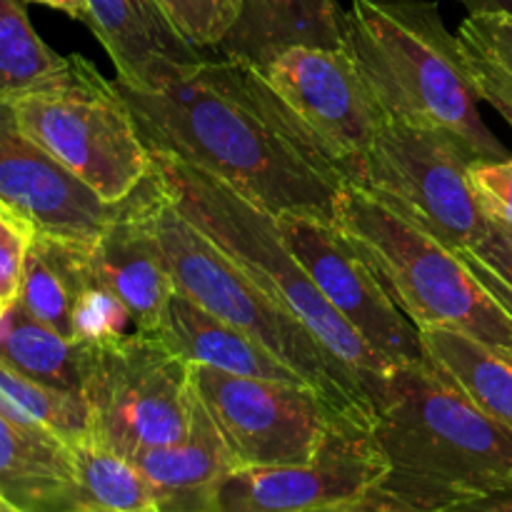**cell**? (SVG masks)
<instances>
[{"label":"cell","instance_id":"cell-23","mask_svg":"<svg viewBox=\"0 0 512 512\" xmlns=\"http://www.w3.org/2000/svg\"><path fill=\"white\" fill-rule=\"evenodd\" d=\"M85 350L88 345L35 320L18 300L0 320V358L53 388L83 393Z\"/></svg>","mask_w":512,"mask_h":512},{"label":"cell","instance_id":"cell-6","mask_svg":"<svg viewBox=\"0 0 512 512\" xmlns=\"http://www.w3.org/2000/svg\"><path fill=\"white\" fill-rule=\"evenodd\" d=\"M333 220L415 328L460 330L512 355L508 310L458 253L355 183L335 195Z\"/></svg>","mask_w":512,"mask_h":512},{"label":"cell","instance_id":"cell-33","mask_svg":"<svg viewBox=\"0 0 512 512\" xmlns=\"http://www.w3.org/2000/svg\"><path fill=\"white\" fill-rule=\"evenodd\" d=\"M305 512H415L403 508V505L393 503V500L383 498L378 493H370L365 498H355V500H345V503H335V505H325V508H315V510H305Z\"/></svg>","mask_w":512,"mask_h":512},{"label":"cell","instance_id":"cell-19","mask_svg":"<svg viewBox=\"0 0 512 512\" xmlns=\"http://www.w3.org/2000/svg\"><path fill=\"white\" fill-rule=\"evenodd\" d=\"M343 40L345 13L338 0H245L220 50L260 68L293 45L343 48Z\"/></svg>","mask_w":512,"mask_h":512},{"label":"cell","instance_id":"cell-24","mask_svg":"<svg viewBox=\"0 0 512 512\" xmlns=\"http://www.w3.org/2000/svg\"><path fill=\"white\" fill-rule=\"evenodd\" d=\"M80 508L103 512H160L158 493L143 470L125 455L88 435L70 445Z\"/></svg>","mask_w":512,"mask_h":512},{"label":"cell","instance_id":"cell-30","mask_svg":"<svg viewBox=\"0 0 512 512\" xmlns=\"http://www.w3.org/2000/svg\"><path fill=\"white\" fill-rule=\"evenodd\" d=\"M458 255L490 295L512 298V225L488 215V233Z\"/></svg>","mask_w":512,"mask_h":512},{"label":"cell","instance_id":"cell-7","mask_svg":"<svg viewBox=\"0 0 512 512\" xmlns=\"http://www.w3.org/2000/svg\"><path fill=\"white\" fill-rule=\"evenodd\" d=\"M68 58L58 80L5 105L28 138L105 203H123L153 173V153L115 80H105L83 55Z\"/></svg>","mask_w":512,"mask_h":512},{"label":"cell","instance_id":"cell-21","mask_svg":"<svg viewBox=\"0 0 512 512\" xmlns=\"http://www.w3.org/2000/svg\"><path fill=\"white\" fill-rule=\"evenodd\" d=\"M423 360L485 415L512 433V355L460 330H418Z\"/></svg>","mask_w":512,"mask_h":512},{"label":"cell","instance_id":"cell-31","mask_svg":"<svg viewBox=\"0 0 512 512\" xmlns=\"http://www.w3.org/2000/svg\"><path fill=\"white\" fill-rule=\"evenodd\" d=\"M35 233L38 228L25 215L0 200V295L10 305L18 300L25 260H28Z\"/></svg>","mask_w":512,"mask_h":512},{"label":"cell","instance_id":"cell-5","mask_svg":"<svg viewBox=\"0 0 512 512\" xmlns=\"http://www.w3.org/2000/svg\"><path fill=\"white\" fill-rule=\"evenodd\" d=\"M153 170L180 213L198 225L260 290L278 300L310 333L363 378L373 403L390 365L350 328L325 300L308 270L280 238L275 215L258 208L230 185L178 158L153 153Z\"/></svg>","mask_w":512,"mask_h":512},{"label":"cell","instance_id":"cell-8","mask_svg":"<svg viewBox=\"0 0 512 512\" xmlns=\"http://www.w3.org/2000/svg\"><path fill=\"white\" fill-rule=\"evenodd\" d=\"M83 398L93 438L133 458L183 443L198 393L190 363L163 335L133 333L110 345H88Z\"/></svg>","mask_w":512,"mask_h":512},{"label":"cell","instance_id":"cell-16","mask_svg":"<svg viewBox=\"0 0 512 512\" xmlns=\"http://www.w3.org/2000/svg\"><path fill=\"white\" fill-rule=\"evenodd\" d=\"M88 25L108 53L115 80L150 88L178 63L200 58L155 0H88Z\"/></svg>","mask_w":512,"mask_h":512},{"label":"cell","instance_id":"cell-12","mask_svg":"<svg viewBox=\"0 0 512 512\" xmlns=\"http://www.w3.org/2000/svg\"><path fill=\"white\" fill-rule=\"evenodd\" d=\"M280 238L308 270L345 323L390 365L423 358L420 333L393 303L363 255L340 233L333 218L308 213L275 215Z\"/></svg>","mask_w":512,"mask_h":512},{"label":"cell","instance_id":"cell-34","mask_svg":"<svg viewBox=\"0 0 512 512\" xmlns=\"http://www.w3.org/2000/svg\"><path fill=\"white\" fill-rule=\"evenodd\" d=\"M438 512H512V488L495 490V493L480 495V498L463 500V503L448 505Z\"/></svg>","mask_w":512,"mask_h":512},{"label":"cell","instance_id":"cell-32","mask_svg":"<svg viewBox=\"0 0 512 512\" xmlns=\"http://www.w3.org/2000/svg\"><path fill=\"white\" fill-rule=\"evenodd\" d=\"M470 183L485 215L512 225V155L503 160H475L470 165Z\"/></svg>","mask_w":512,"mask_h":512},{"label":"cell","instance_id":"cell-37","mask_svg":"<svg viewBox=\"0 0 512 512\" xmlns=\"http://www.w3.org/2000/svg\"><path fill=\"white\" fill-rule=\"evenodd\" d=\"M0 512H25V510H20L18 505H13L10 500H5L3 495H0Z\"/></svg>","mask_w":512,"mask_h":512},{"label":"cell","instance_id":"cell-25","mask_svg":"<svg viewBox=\"0 0 512 512\" xmlns=\"http://www.w3.org/2000/svg\"><path fill=\"white\" fill-rule=\"evenodd\" d=\"M0 410H5L18 423L48 430L68 448L93 435L90 408L83 393L40 383L5 363L3 358H0Z\"/></svg>","mask_w":512,"mask_h":512},{"label":"cell","instance_id":"cell-9","mask_svg":"<svg viewBox=\"0 0 512 512\" xmlns=\"http://www.w3.org/2000/svg\"><path fill=\"white\" fill-rule=\"evenodd\" d=\"M473 163V153L445 130L388 118L353 183L463 253L488 233V215L470 183Z\"/></svg>","mask_w":512,"mask_h":512},{"label":"cell","instance_id":"cell-2","mask_svg":"<svg viewBox=\"0 0 512 512\" xmlns=\"http://www.w3.org/2000/svg\"><path fill=\"white\" fill-rule=\"evenodd\" d=\"M373 438L388 473L373 493L415 512L512 488V433L475 408L423 358L380 385Z\"/></svg>","mask_w":512,"mask_h":512},{"label":"cell","instance_id":"cell-3","mask_svg":"<svg viewBox=\"0 0 512 512\" xmlns=\"http://www.w3.org/2000/svg\"><path fill=\"white\" fill-rule=\"evenodd\" d=\"M343 48L383 113L393 120L445 130L475 160L508 158L480 115L463 45L433 0H353Z\"/></svg>","mask_w":512,"mask_h":512},{"label":"cell","instance_id":"cell-10","mask_svg":"<svg viewBox=\"0 0 512 512\" xmlns=\"http://www.w3.org/2000/svg\"><path fill=\"white\" fill-rule=\"evenodd\" d=\"M195 393L223 435L235 470L313 460L340 420L305 383L245 378L190 363Z\"/></svg>","mask_w":512,"mask_h":512},{"label":"cell","instance_id":"cell-18","mask_svg":"<svg viewBox=\"0 0 512 512\" xmlns=\"http://www.w3.org/2000/svg\"><path fill=\"white\" fill-rule=\"evenodd\" d=\"M0 495L25 512L80 508L73 453L53 433L0 410Z\"/></svg>","mask_w":512,"mask_h":512},{"label":"cell","instance_id":"cell-14","mask_svg":"<svg viewBox=\"0 0 512 512\" xmlns=\"http://www.w3.org/2000/svg\"><path fill=\"white\" fill-rule=\"evenodd\" d=\"M0 200L50 238L95 245L123 203H105L78 175L23 133L0 103Z\"/></svg>","mask_w":512,"mask_h":512},{"label":"cell","instance_id":"cell-4","mask_svg":"<svg viewBox=\"0 0 512 512\" xmlns=\"http://www.w3.org/2000/svg\"><path fill=\"white\" fill-rule=\"evenodd\" d=\"M150 213L178 293L263 345L310 385L340 420L373 430L378 410L363 378L190 223L165 193L155 170L150 178Z\"/></svg>","mask_w":512,"mask_h":512},{"label":"cell","instance_id":"cell-17","mask_svg":"<svg viewBox=\"0 0 512 512\" xmlns=\"http://www.w3.org/2000/svg\"><path fill=\"white\" fill-rule=\"evenodd\" d=\"M130 460L153 483L160 512H220V485L235 470L233 455L200 398L183 443L145 450Z\"/></svg>","mask_w":512,"mask_h":512},{"label":"cell","instance_id":"cell-20","mask_svg":"<svg viewBox=\"0 0 512 512\" xmlns=\"http://www.w3.org/2000/svg\"><path fill=\"white\" fill-rule=\"evenodd\" d=\"M163 338L188 363L213 365L225 373L245 375V378L303 383L288 365L273 358L263 345L255 343L253 338L240 333L225 320L210 315L183 293H175V298L170 300Z\"/></svg>","mask_w":512,"mask_h":512},{"label":"cell","instance_id":"cell-36","mask_svg":"<svg viewBox=\"0 0 512 512\" xmlns=\"http://www.w3.org/2000/svg\"><path fill=\"white\" fill-rule=\"evenodd\" d=\"M468 13H503L512 18V0H460Z\"/></svg>","mask_w":512,"mask_h":512},{"label":"cell","instance_id":"cell-22","mask_svg":"<svg viewBox=\"0 0 512 512\" xmlns=\"http://www.w3.org/2000/svg\"><path fill=\"white\" fill-rule=\"evenodd\" d=\"M93 260V245L35 233L25 260L18 303L48 328L73 340V303Z\"/></svg>","mask_w":512,"mask_h":512},{"label":"cell","instance_id":"cell-13","mask_svg":"<svg viewBox=\"0 0 512 512\" xmlns=\"http://www.w3.org/2000/svg\"><path fill=\"white\" fill-rule=\"evenodd\" d=\"M388 473L373 430L338 423L313 460L233 470L220 485V512H305L365 498Z\"/></svg>","mask_w":512,"mask_h":512},{"label":"cell","instance_id":"cell-28","mask_svg":"<svg viewBox=\"0 0 512 512\" xmlns=\"http://www.w3.org/2000/svg\"><path fill=\"white\" fill-rule=\"evenodd\" d=\"M138 333L123 300L100 278L95 260L80 283L73 303V340L83 345H110Z\"/></svg>","mask_w":512,"mask_h":512},{"label":"cell","instance_id":"cell-29","mask_svg":"<svg viewBox=\"0 0 512 512\" xmlns=\"http://www.w3.org/2000/svg\"><path fill=\"white\" fill-rule=\"evenodd\" d=\"M245 0H155L175 33L195 50L220 48L235 28Z\"/></svg>","mask_w":512,"mask_h":512},{"label":"cell","instance_id":"cell-11","mask_svg":"<svg viewBox=\"0 0 512 512\" xmlns=\"http://www.w3.org/2000/svg\"><path fill=\"white\" fill-rule=\"evenodd\" d=\"M258 70L295 128L353 183L388 115L348 50L293 45Z\"/></svg>","mask_w":512,"mask_h":512},{"label":"cell","instance_id":"cell-27","mask_svg":"<svg viewBox=\"0 0 512 512\" xmlns=\"http://www.w3.org/2000/svg\"><path fill=\"white\" fill-rule=\"evenodd\" d=\"M458 38L480 100L493 105L512 128V18L470 13Z\"/></svg>","mask_w":512,"mask_h":512},{"label":"cell","instance_id":"cell-26","mask_svg":"<svg viewBox=\"0 0 512 512\" xmlns=\"http://www.w3.org/2000/svg\"><path fill=\"white\" fill-rule=\"evenodd\" d=\"M68 63L35 33L23 0H0V103L50 85Z\"/></svg>","mask_w":512,"mask_h":512},{"label":"cell","instance_id":"cell-1","mask_svg":"<svg viewBox=\"0 0 512 512\" xmlns=\"http://www.w3.org/2000/svg\"><path fill=\"white\" fill-rule=\"evenodd\" d=\"M115 85L150 153L215 175L270 215L333 218L343 175L295 128L255 65L200 55L150 88Z\"/></svg>","mask_w":512,"mask_h":512},{"label":"cell","instance_id":"cell-15","mask_svg":"<svg viewBox=\"0 0 512 512\" xmlns=\"http://www.w3.org/2000/svg\"><path fill=\"white\" fill-rule=\"evenodd\" d=\"M150 178L125 200L118 218L103 230L93 245V260L100 278L128 308L138 333L163 335L170 300L178 288L155 235Z\"/></svg>","mask_w":512,"mask_h":512},{"label":"cell","instance_id":"cell-38","mask_svg":"<svg viewBox=\"0 0 512 512\" xmlns=\"http://www.w3.org/2000/svg\"><path fill=\"white\" fill-rule=\"evenodd\" d=\"M8 308H10V303L3 298V295H0V320H3V315L8 313Z\"/></svg>","mask_w":512,"mask_h":512},{"label":"cell","instance_id":"cell-35","mask_svg":"<svg viewBox=\"0 0 512 512\" xmlns=\"http://www.w3.org/2000/svg\"><path fill=\"white\" fill-rule=\"evenodd\" d=\"M33 3L48 5V8L70 15V18L88 23V0H33Z\"/></svg>","mask_w":512,"mask_h":512}]
</instances>
